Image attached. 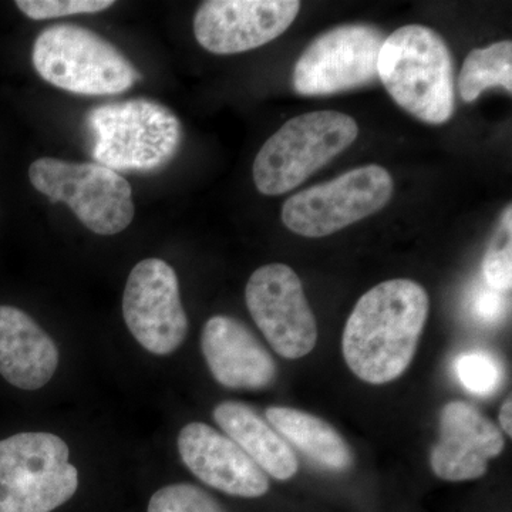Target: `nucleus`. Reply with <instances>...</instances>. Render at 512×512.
Instances as JSON below:
<instances>
[{"label": "nucleus", "instance_id": "obj_1", "mask_svg": "<svg viewBox=\"0 0 512 512\" xmlns=\"http://www.w3.org/2000/svg\"><path fill=\"white\" fill-rule=\"evenodd\" d=\"M429 308L426 289L410 279H390L367 291L343 330L350 370L370 384L399 379L416 355Z\"/></svg>", "mask_w": 512, "mask_h": 512}, {"label": "nucleus", "instance_id": "obj_2", "mask_svg": "<svg viewBox=\"0 0 512 512\" xmlns=\"http://www.w3.org/2000/svg\"><path fill=\"white\" fill-rule=\"evenodd\" d=\"M377 74L392 99L424 123H447L454 113V64L446 40L431 28L394 30L380 49Z\"/></svg>", "mask_w": 512, "mask_h": 512}, {"label": "nucleus", "instance_id": "obj_3", "mask_svg": "<svg viewBox=\"0 0 512 512\" xmlns=\"http://www.w3.org/2000/svg\"><path fill=\"white\" fill-rule=\"evenodd\" d=\"M84 124L92 157L114 171L160 170L177 156L183 143L178 117L154 100L131 99L94 107Z\"/></svg>", "mask_w": 512, "mask_h": 512}, {"label": "nucleus", "instance_id": "obj_4", "mask_svg": "<svg viewBox=\"0 0 512 512\" xmlns=\"http://www.w3.org/2000/svg\"><path fill=\"white\" fill-rule=\"evenodd\" d=\"M33 66L57 89L80 96H114L141 79L133 63L109 40L76 25H56L36 37Z\"/></svg>", "mask_w": 512, "mask_h": 512}, {"label": "nucleus", "instance_id": "obj_5", "mask_svg": "<svg viewBox=\"0 0 512 512\" xmlns=\"http://www.w3.org/2000/svg\"><path fill=\"white\" fill-rule=\"evenodd\" d=\"M359 127L339 111H312L286 121L256 154L254 183L264 195H282L352 146Z\"/></svg>", "mask_w": 512, "mask_h": 512}, {"label": "nucleus", "instance_id": "obj_6", "mask_svg": "<svg viewBox=\"0 0 512 512\" xmlns=\"http://www.w3.org/2000/svg\"><path fill=\"white\" fill-rule=\"evenodd\" d=\"M66 441L50 433L0 440V512H52L79 488Z\"/></svg>", "mask_w": 512, "mask_h": 512}, {"label": "nucleus", "instance_id": "obj_7", "mask_svg": "<svg viewBox=\"0 0 512 512\" xmlns=\"http://www.w3.org/2000/svg\"><path fill=\"white\" fill-rule=\"evenodd\" d=\"M29 180L49 200L69 205L94 234H120L136 214L131 185L104 165L43 157L30 165Z\"/></svg>", "mask_w": 512, "mask_h": 512}, {"label": "nucleus", "instance_id": "obj_8", "mask_svg": "<svg viewBox=\"0 0 512 512\" xmlns=\"http://www.w3.org/2000/svg\"><path fill=\"white\" fill-rule=\"evenodd\" d=\"M393 188L386 168L376 164L353 168L286 200L282 222L301 237H328L386 207Z\"/></svg>", "mask_w": 512, "mask_h": 512}, {"label": "nucleus", "instance_id": "obj_9", "mask_svg": "<svg viewBox=\"0 0 512 512\" xmlns=\"http://www.w3.org/2000/svg\"><path fill=\"white\" fill-rule=\"evenodd\" d=\"M383 32L370 25H343L306 47L293 69V89L301 96H332L376 82Z\"/></svg>", "mask_w": 512, "mask_h": 512}, {"label": "nucleus", "instance_id": "obj_10", "mask_svg": "<svg viewBox=\"0 0 512 512\" xmlns=\"http://www.w3.org/2000/svg\"><path fill=\"white\" fill-rule=\"evenodd\" d=\"M252 319L276 353L301 359L315 349L318 326L301 279L291 266L271 264L256 269L245 288Z\"/></svg>", "mask_w": 512, "mask_h": 512}, {"label": "nucleus", "instance_id": "obj_11", "mask_svg": "<svg viewBox=\"0 0 512 512\" xmlns=\"http://www.w3.org/2000/svg\"><path fill=\"white\" fill-rule=\"evenodd\" d=\"M123 316L134 339L153 355H171L180 348L188 319L173 266L158 258L138 262L124 289Z\"/></svg>", "mask_w": 512, "mask_h": 512}, {"label": "nucleus", "instance_id": "obj_12", "mask_svg": "<svg viewBox=\"0 0 512 512\" xmlns=\"http://www.w3.org/2000/svg\"><path fill=\"white\" fill-rule=\"evenodd\" d=\"M299 10L298 0H208L195 13V39L214 55L249 52L285 33Z\"/></svg>", "mask_w": 512, "mask_h": 512}, {"label": "nucleus", "instance_id": "obj_13", "mask_svg": "<svg viewBox=\"0 0 512 512\" xmlns=\"http://www.w3.org/2000/svg\"><path fill=\"white\" fill-rule=\"evenodd\" d=\"M439 426V441L431 450L430 464L441 480L483 477L488 460L503 453V431L470 403H447L441 410Z\"/></svg>", "mask_w": 512, "mask_h": 512}, {"label": "nucleus", "instance_id": "obj_14", "mask_svg": "<svg viewBox=\"0 0 512 512\" xmlns=\"http://www.w3.org/2000/svg\"><path fill=\"white\" fill-rule=\"evenodd\" d=\"M177 444L181 460L202 483L235 497L258 498L268 493L264 471L234 440L208 424H187Z\"/></svg>", "mask_w": 512, "mask_h": 512}, {"label": "nucleus", "instance_id": "obj_15", "mask_svg": "<svg viewBox=\"0 0 512 512\" xmlns=\"http://www.w3.org/2000/svg\"><path fill=\"white\" fill-rule=\"evenodd\" d=\"M202 355L221 386L235 390H264L275 382L274 357L238 319L212 316L201 335Z\"/></svg>", "mask_w": 512, "mask_h": 512}, {"label": "nucleus", "instance_id": "obj_16", "mask_svg": "<svg viewBox=\"0 0 512 512\" xmlns=\"http://www.w3.org/2000/svg\"><path fill=\"white\" fill-rule=\"evenodd\" d=\"M59 350L32 316L0 305V375L20 390L42 389L55 376Z\"/></svg>", "mask_w": 512, "mask_h": 512}, {"label": "nucleus", "instance_id": "obj_17", "mask_svg": "<svg viewBox=\"0 0 512 512\" xmlns=\"http://www.w3.org/2000/svg\"><path fill=\"white\" fill-rule=\"evenodd\" d=\"M214 420L265 474L289 480L298 473L299 461L284 437L241 402H222L214 409Z\"/></svg>", "mask_w": 512, "mask_h": 512}, {"label": "nucleus", "instance_id": "obj_18", "mask_svg": "<svg viewBox=\"0 0 512 512\" xmlns=\"http://www.w3.org/2000/svg\"><path fill=\"white\" fill-rule=\"evenodd\" d=\"M266 420L286 443L301 450L319 466L333 471L348 470L352 450L328 421L292 407H269Z\"/></svg>", "mask_w": 512, "mask_h": 512}, {"label": "nucleus", "instance_id": "obj_19", "mask_svg": "<svg viewBox=\"0 0 512 512\" xmlns=\"http://www.w3.org/2000/svg\"><path fill=\"white\" fill-rule=\"evenodd\" d=\"M494 87L512 92V43H494L485 49L471 50L458 77L461 99L473 103L480 94Z\"/></svg>", "mask_w": 512, "mask_h": 512}, {"label": "nucleus", "instance_id": "obj_20", "mask_svg": "<svg viewBox=\"0 0 512 512\" xmlns=\"http://www.w3.org/2000/svg\"><path fill=\"white\" fill-rule=\"evenodd\" d=\"M483 274L490 288L498 292L510 291L512 285V211L508 205L501 217L487 252L484 255Z\"/></svg>", "mask_w": 512, "mask_h": 512}, {"label": "nucleus", "instance_id": "obj_21", "mask_svg": "<svg viewBox=\"0 0 512 512\" xmlns=\"http://www.w3.org/2000/svg\"><path fill=\"white\" fill-rule=\"evenodd\" d=\"M147 512H227L207 491L194 484H171L151 497Z\"/></svg>", "mask_w": 512, "mask_h": 512}, {"label": "nucleus", "instance_id": "obj_22", "mask_svg": "<svg viewBox=\"0 0 512 512\" xmlns=\"http://www.w3.org/2000/svg\"><path fill=\"white\" fill-rule=\"evenodd\" d=\"M456 373L461 384L477 396H488L497 390L501 372L497 362L487 353L471 352L458 357Z\"/></svg>", "mask_w": 512, "mask_h": 512}, {"label": "nucleus", "instance_id": "obj_23", "mask_svg": "<svg viewBox=\"0 0 512 512\" xmlns=\"http://www.w3.org/2000/svg\"><path fill=\"white\" fill-rule=\"evenodd\" d=\"M113 5V0H18L16 2L20 12L33 20L99 13L110 9Z\"/></svg>", "mask_w": 512, "mask_h": 512}, {"label": "nucleus", "instance_id": "obj_24", "mask_svg": "<svg viewBox=\"0 0 512 512\" xmlns=\"http://www.w3.org/2000/svg\"><path fill=\"white\" fill-rule=\"evenodd\" d=\"M504 311L503 292L495 291L488 286V288L480 289L474 295L473 313L483 322H497L498 319L503 318Z\"/></svg>", "mask_w": 512, "mask_h": 512}, {"label": "nucleus", "instance_id": "obj_25", "mask_svg": "<svg viewBox=\"0 0 512 512\" xmlns=\"http://www.w3.org/2000/svg\"><path fill=\"white\" fill-rule=\"evenodd\" d=\"M512 406H511V397H508L505 400L503 406H501L500 410V423L501 427H503L504 433H507L508 437L512 436V424H511V416H512Z\"/></svg>", "mask_w": 512, "mask_h": 512}]
</instances>
